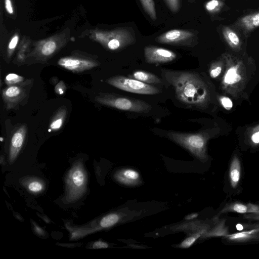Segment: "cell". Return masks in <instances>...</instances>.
<instances>
[{
	"label": "cell",
	"mask_w": 259,
	"mask_h": 259,
	"mask_svg": "<svg viewBox=\"0 0 259 259\" xmlns=\"http://www.w3.org/2000/svg\"><path fill=\"white\" fill-rule=\"evenodd\" d=\"M167 81L175 90L177 99L192 107L202 106L207 99V91L199 75L194 72L162 70Z\"/></svg>",
	"instance_id": "obj_1"
},
{
	"label": "cell",
	"mask_w": 259,
	"mask_h": 259,
	"mask_svg": "<svg viewBox=\"0 0 259 259\" xmlns=\"http://www.w3.org/2000/svg\"><path fill=\"white\" fill-rule=\"evenodd\" d=\"M95 100L104 105L129 112L145 113L152 109L150 105L143 101L114 93H100Z\"/></svg>",
	"instance_id": "obj_2"
},
{
	"label": "cell",
	"mask_w": 259,
	"mask_h": 259,
	"mask_svg": "<svg viewBox=\"0 0 259 259\" xmlns=\"http://www.w3.org/2000/svg\"><path fill=\"white\" fill-rule=\"evenodd\" d=\"M109 84L121 90L142 95H154L160 92L156 87L137 79L118 75L106 79Z\"/></svg>",
	"instance_id": "obj_3"
},
{
	"label": "cell",
	"mask_w": 259,
	"mask_h": 259,
	"mask_svg": "<svg viewBox=\"0 0 259 259\" xmlns=\"http://www.w3.org/2000/svg\"><path fill=\"white\" fill-rule=\"evenodd\" d=\"M102 42L112 51L118 50L134 44L135 32L131 27H122L104 34Z\"/></svg>",
	"instance_id": "obj_4"
},
{
	"label": "cell",
	"mask_w": 259,
	"mask_h": 259,
	"mask_svg": "<svg viewBox=\"0 0 259 259\" xmlns=\"http://www.w3.org/2000/svg\"><path fill=\"white\" fill-rule=\"evenodd\" d=\"M167 135L169 139L184 147L194 155L197 156H201L202 155L205 139L202 134L170 131Z\"/></svg>",
	"instance_id": "obj_5"
},
{
	"label": "cell",
	"mask_w": 259,
	"mask_h": 259,
	"mask_svg": "<svg viewBox=\"0 0 259 259\" xmlns=\"http://www.w3.org/2000/svg\"><path fill=\"white\" fill-rule=\"evenodd\" d=\"M32 84L31 79L9 85L2 92V98L7 110L15 108L28 96Z\"/></svg>",
	"instance_id": "obj_6"
},
{
	"label": "cell",
	"mask_w": 259,
	"mask_h": 259,
	"mask_svg": "<svg viewBox=\"0 0 259 259\" xmlns=\"http://www.w3.org/2000/svg\"><path fill=\"white\" fill-rule=\"evenodd\" d=\"M57 63L61 67L76 73L88 70L99 65V62L94 59L76 56L61 58Z\"/></svg>",
	"instance_id": "obj_7"
},
{
	"label": "cell",
	"mask_w": 259,
	"mask_h": 259,
	"mask_svg": "<svg viewBox=\"0 0 259 259\" xmlns=\"http://www.w3.org/2000/svg\"><path fill=\"white\" fill-rule=\"evenodd\" d=\"M194 38V33L182 29H172L155 38L158 43L171 45H185L191 42Z\"/></svg>",
	"instance_id": "obj_8"
},
{
	"label": "cell",
	"mask_w": 259,
	"mask_h": 259,
	"mask_svg": "<svg viewBox=\"0 0 259 259\" xmlns=\"http://www.w3.org/2000/svg\"><path fill=\"white\" fill-rule=\"evenodd\" d=\"M144 56L147 63L162 64L174 60L177 55L174 52L162 48L147 46L144 48Z\"/></svg>",
	"instance_id": "obj_9"
},
{
	"label": "cell",
	"mask_w": 259,
	"mask_h": 259,
	"mask_svg": "<svg viewBox=\"0 0 259 259\" xmlns=\"http://www.w3.org/2000/svg\"><path fill=\"white\" fill-rule=\"evenodd\" d=\"M27 134V126L23 124L13 132L11 139L10 148V159L13 161L24 144Z\"/></svg>",
	"instance_id": "obj_10"
},
{
	"label": "cell",
	"mask_w": 259,
	"mask_h": 259,
	"mask_svg": "<svg viewBox=\"0 0 259 259\" xmlns=\"http://www.w3.org/2000/svg\"><path fill=\"white\" fill-rule=\"evenodd\" d=\"M236 26L244 34H248L259 27V11L242 17L236 22Z\"/></svg>",
	"instance_id": "obj_11"
},
{
	"label": "cell",
	"mask_w": 259,
	"mask_h": 259,
	"mask_svg": "<svg viewBox=\"0 0 259 259\" xmlns=\"http://www.w3.org/2000/svg\"><path fill=\"white\" fill-rule=\"evenodd\" d=\"M115 177L121 183L126 185H134L138 182L140 175L134 169H126L119 171Z\"/></svg>",
	"instance_id": "obj_12"
},
{
	"label": "cell",
	"mask_w": 259,
	"mask_h": 259,
	"mask_svg": "<svg viewBox=\"0 0 259 259\" xmlns=\"http://www.w3.org/2000/svg\"><path fill=\"white\" fill-rule=\"evenodd\" d=\"M67 114V109L65 106L59 107L55 112L49 126V131H58L65 122Z\"/></svg>",
	"instance_id": "obj_13"
},
{
	"label": "cell",
	"mask_w": 259,
	"mask_h": 259,
	"mask_svg": "<svg viewBox=\"0 0 259 259\" xmlns=\"http://www.w3.org/2000/svg\"><path fill=\"white\" fill-rule=\"evenodd\" d=\"M128 77L150 84L161 82L160 79L156 75L143 70H136Z\"/></svg>",
	"instance_id": "obj_14"
},
{
	"label": "cell",
	"mask_w": 259,
	"mask_h": 259,
	"mask_svg": "<svg viewBox=\"0 0 259 259\" xmlns=\"http://www.w3.org/2000/svg\"><path fill=\"white\" fill-rule=\"evenodd\" d=\"M57 49V44L54 41H48L39 49L38 57L36 59L39 62H46L47 60L54 54Z\"/></svg>",
	"instance_id": "obj_15"
},
{
	"label": "cell",
	"mask_w": 259,
	"mask_h": 259,
	"mask_svg": "<svg viewBox=\"0 0 259 259\" xmlns=\"http://www.w3.org/2000/svg\"><path fill=\"white\" fill-rule=\"evenodd\" d=\"M222 33L224 38L231 46L236 47L239 45L240 38L233 29L228 26H224L222 28Z\"/></svg>",
	"instance_id": "obj_16"
},
{
	"label": "cell",
	"mask_w": 259,
	"mask_h": 259,
	"mask_svg": "<svg viewBox=\"0 0 259 259\" xmlns=\"http://www.w3.org/2000/svg\"><path fill=\"white\" fill-rule=\"evenodd\" d=\"M85 175L82 169L75 168L73 170L71 175V182L75 188H80L85 183Z\"/></svg>",
	"instance_id": "obj_17"
},
{
	"label": "cell",
	"mask_w": 259,
	"mask_h": 259,
	"mask_svg": "<svg viewBox=\"0 0 259 259\" xmlns=\"http://www.w3.org/2000/svg\"><path fill=\"white\" fill-rule=\"evenodd\" d=\"M142 6L150 18L154 21L156 19L155 5L153 0H140Z\"/></svg>",
	"instance_id": "obj_18"
},
{
	"label": "cell",
	"mask_w": 259,
	"mask_h": 259,
	"mask_svg": "<svg viewBox=\"0 0 259 259\" xmlns=\"http://www.w3.org/2000/svg\"><path fill=\"white\" fill-rule=\"evenodd\" d=\"M119 219V215L116 213L109 214L102 218L100 225L102 228H109L116 224Z\"/></svg>",
	"instance_id": "obj_19"
},
{
	"label": "cell",
	"mask_w": 259,
	"mask_h": 259,
	"mask_svg": "<svg viewBox=\"0 0 259 259\" xmlns=\"http://www.w3.org/2000/svg\"><path fill=\"white\" fill-rule=\"evenodd\" d=\"M224 4L222 0H210L205 4V8L209 13L215 14L221 10Z\"/></svg>",
	"instance_id": "obj_20"
},
{
	"label": "cell",
	"mask_w": 259,
	"mask_h": 259,
	"mask_svg": "<svg viewBox=\"0 0 259 259\" xmlns=\"http://www.w3.org/2000/svg\"><path fill=\"white\" fill-rule=\"evenodd\" d=\"M240 79V76L236 73V70L234 68L230 69L225 77V81L229 84L235 83Z\"/></svg>",
	"instance_id": "obj_21"
},
{
	"label": "cell",
	"mask_w": 259,
	"mask_h": 259,
	"mask_svg": "<svg viewBox=\"0 0 259 259\" xmlns=\"http://www.w3.org/2000/svg\"><path fill=\"white\" fill-rule=\"evenodd\" d=\"M24 80L22 76L15 73H9L6 76L5 82L9 86L21 83Z\"/></svg>",
	"instance_id": "obj_22"
},
{
	"label": "cell",
	"mask_w": 259,
	"mask_h": 259,
	"mask_svg": "<svg viewBox=\"0 0 259 259\" xmlns=\"http://www.w3.org/2000/svg\"><path fill=\"white\" fill-rule=\"evenodd\" d=\"M166 5L174 13H177L181 6V0H163Z\"/></svg>",
	"instance_id": "obj_23"
},
{
	"label": "cell",
	"mask_w": 259,
	"mask_h": 259,
	"mask_svg": "<svg viewBox=\"0 0 259 259\" xmlns=\"http://www.w3.org/2000/svg\"><path fill=\"white\" fill-rule=\"evenodd\" d=\"M199 236L200 234L189 236L182 242L181 247L185 248L190 247Z\"/></svg>",
	"instance_id": "obj_24"
},
{
	"label": "cell",
	"mask_w": 259,
	"mask_h": 259,
	"mask_svg": "<svg viewBox=\"0 0 259 259\" xmlns=\"http://www.w3.org/2000/svg\"><path fill=\"white\" fill-rule=\"evenodd\" d=\"M29 190L34 193H37L41 191L43 189L42 184L38 181H33L31 182L28 185Z\"/></svg>",
	"instance_id": "obj_25"
},
{
	"label": "cell",
	"mask_w": 259,
	"mask_h": 259,
	"mask_svg": "<svg viewBox=\"0 0 259 259\" xmlns=\"http://www.w3.org/2000/svg\"><path fill=\"white\" fill-rule=\"evenodd\" d=\"M222 104L227 110H230L233 106V103L231 99L228 97H223L221 99Z\"/></svg>",
	"instance_id": "obj_26"
},
{
	"label": "cell",
	"mask_w": 259,
	"mask_h": 259,
	"mask_svg": "<svg viewBox=\"0 0 259 259\" xmlns=\"http://www.w3.org/2000/svg\"><path fill=\"white\" fill-rule=\"evenodd\" d=\"M19 37L18 35H15L10 41L8 45L9 50L11 52V55L12 54V51H13L16 47L17 46L18 42Z\"/></svg>",
	"instance_id": "obj_27"
},
{
	"label": "cell",
	"mask_w": 259,
	"mask_h": 259,
	"mask_svg": "<svg viewBox=\"0 0 259 259\" xmlns=\"http://www.w3.org/2000/svg\"><path fill=\"white\" fill-rule=\"evenodd\" d=\"M55 92L59 95L63 94L66 90L65 83L62 81L59 82L55 87Z\"/></svg>",
	"instance_id": "obj_28"
},
{
	"label": "cell",
	"mask_w": 259,
	"mask_h": 259,
	"mask_svg": "<svg viewBox=\"0 0 259 259\" xmlns=\"http://www.w3.org/2000/svg\"><path fill=\"white\" fill-rule=\"evenodd\" d=\"M222 68L220 66H218L212 68L210 71L209 74L212 78H215L220 74Z\"/></svg>",
	"instance_id": "obj_29"
},
{
	"label": "cell",
	"mask_w": 259,
	"mask_h": 259,
	"mask_svg": "<svg viewBox=\"0 0 259 259\" xmlns=\"http://www.w3.org/2000/svg\"><path fill=\"white\" fill-rule=\"evenodd\" d=\"M108 247V245L104 242L101 241H98L95 242L93 245V247L94 248H107Z\"/></svg>",
	"instance_id": "obj_30"
},
{
	"label": "cell",
	"mask_w": 259,
	"mask_h": 259,
	"mask_svg": "<svg viewBox=\"0 0 259 259\" xmlns=\"http://www.w3.org/2000/svg\"><path fill=\"white\" fill-rule=\"evenodd\" d=\"M234 209L239 213H244L247 210V208L245 206L240 204H236L234 206Z\"/></svg>",
	"instance_id": "obj_31"
},
{
	"label": "cell",
	"mask_w": 259,
	"mask_h": 259,
	"mask_svg": "<svg viewBox=\"0 0 259 259\" xmlns=\"http://www.w3.org/2000/svg\"><path fill=\"white\" fill-rule=\"evenodd\" d=\"M231 178L233 182H238L239 179V172L237 169H233L231 172Z\"/></svg>",
	"instance_id": "obj_32"
},
{
	"label": "cell",
	"mask_w": 259,
	"mask_h": 259,
	"mask_svg": "<svg viewBox=\"0 0 259 259\" xmlns=\"http://www.w3.org/2000/svg\"><path fill=\"white\" fill-rule=\"evenodd\" d=\"M5 7L6 10L9 14H13V9L12 6L11 0H5Z\"/></svg>",
	"instance_id": "obj_33"
},
{
	"label": "cell",
	"mask_w": 259,
	"mask_h": 259,
	"mask_svg": "<svg viewBox=\"0 0 259 259\" xmlns=\"http://www.w3.org/2000/svg\"><path fill=\"white\" fill-rule=\"evenodd\" d=\"M251 140L254 143H259V132L254 133L252 136Z\"/></svg>",
	"instance_id": "obj_34"
},
{
	"label": "cell",
	"mask_w": 259,
	"mask_h": 259,
	"mask_svg": "<svg viewBox=\"0 0 259 259\" xmlns=\"http://www.w3.org/2000/svg\"><path fill=\"white\" fill-rule=\"evenodd\" d=\"M197 215H198V214H197V213H192V214H189V215H187L185 218V219L186 220H191V219H193L197 217Z\"/></svg>",
	"instance_id": "obj_35"
},
{
	"label": "cell",
	"mask_w": 259,
	"mask_h": 259,
	"mask_svg": "<svg viewBox=\"0 0 259 259\" xmlns=\"http://www.w3.org/2000/svg\"><path fill=\"white\" fill-rule=\"evenodd\" d=\"M35 231L39 234H43L44 231L43 230L39 227L35 226Z\"/></svg>",
	"instance_id": "obj_36"
},
{
	"label": "cell",
	"mask_w": 259,
	"mask_h": 259,
	"mask_svg": "<svg viewBox=\"0 0 259 259\" xmlns=\"http://www.w3.org/2000/svg\"><path fill=\"white\" fill-rule=\"evenodd\" d=\"M236 228L238 230L241 231L243 230V227L241 224H238L236 225Z\"/></svg>",
	"instance_id": "obj_37"
},
{
	"label": "cell",
	"mask_w": 259,
	"mask_h": 259,
	"mask_svg": "<svg viewBox=\"0 0 259 259\" xmlns=\"http://www.w3.org/2000/svg\"><path fill=\"white\" fill-rule=\"evenodd\" d=\"M191 1H194V0H191Z\"/></svg>",
	"instance_id": "obj_38"
}]
</instances>
